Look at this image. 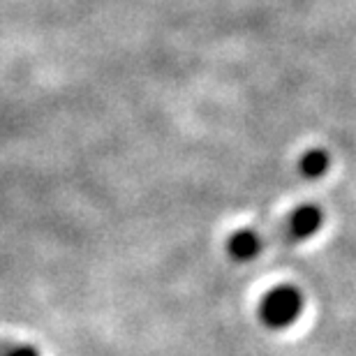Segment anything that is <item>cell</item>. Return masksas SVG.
<instances>
[{
  "instance_id": "6da1fadb",
  "label": "cell",
  "mask_w": 356,
  "mask_h": 356,
  "mask_svg": "<svg viewBox=\"0 0 356 356\" xmlns=\"http://www.w3.org/2000/svg\"><path fill=\"white\" fill-rule=\"evenodd\" d=\"M303 294L291 284H280L270 289L259 303V322L270 331H284L303 315Z\"/></svg>"
},
{
  "instance_id": "5b68a950",
  "label": "cell",
  "mask_w": 356,
  "mask_h": 356,
  "mask_svg": "<svg viewBox=\"0 0 356 356\" xmlns=\"http://www.w3.org/2000/svg\"><path fill=\"white\" fill-rule=\"evenodd\" d=\"M0 356H40V352L26 343H5L0 345Z\"/></svg>"
},
{
  "instance_id": "3957f363",
  "label": "cell",
  "mask_w": 356,
  "mask_h": 356,
  "mask_svg": "<svg viewBox=\"0 0 356 356\" xmlns=\"http://www.w3.org/2000/svg\"><path fill=\"white\" fill-rule=\"evenodd\" d=\"M261 248H264V243H261L259 234L254 229H241L232 234V238L227 241V250H229L232 259L236 261H252L261 252Z\"/></svg>"
},
{
  "instance_id": "7a4b0ae2",
  "label": "cell",
  "mask_w": 356,
  "mask_h": 356,
  "mask_svg": "<svg viewBox=\"0 0 356 356\" xmlns=\"http://www.w3.org/2000/svg\"><path fill=\"white\" fill-rule=\"evenodd\" d=\"M324 227V211L315 204H303L289 216L287 234L294 243L312 238Z\"/></svg>"
},
{
  "instance_id": "277c9868",
  "label": "cell",
  "mask_w": 356,
  "mask_h": 356,
  "mask_svg": "<svg viewBox=\"0 0 356 356\" xmlns=\"http://www.w3.org/2000/svg\"><path fill=\"white\" fill-rule=\"evenodd\" d=\"M329 167H331V155L324 148H310L298 160V172H301L303 178H310V181H317V178L326 176Z\"/></svg>"
}]
</instances>
